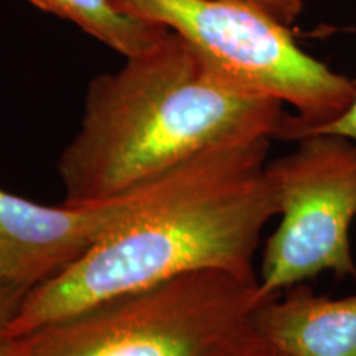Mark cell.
I'll use <instances>...</instances> for the list:
<instances>
[{
    "label": "cell",
    "mask_w": 356,
    "mask_h": 356,
    "mask_svg": "<svg viewBox=\"0 0 356 356\" xmlns=\"http://www.w3.org/2000/svg\"><path fill=\"white\" fill-rule=\"evenodd\" d=\"M312 134H337V136L348 137V139L356 142V96L343 114L338 115L335 121L314 129L307 136H312Z\"/></svg>",
    "instance_id": "30bf717a"
},
{
    "label": "cell",
    "mask_w": 356,
    "mask_h": 356,
    "mask_svg": "<svg viewBox=\"0 0 356 356\" xmlns=\"http://www.w3.org/2000/svg\"><path fill=\"white\" fill-rule=\"evenodd\" d=\"M236 2L248 3L259 10L266 12L267 15L274 17L280 24L292 26L304 12L305 0H236Z\"/></svg>",
    "instance_id": "9c48e42d"
},
{
    "label": "cell",
    "mask_w": 356,
    "mask_h": 356,
    "mask_svg": "<svg viewBox=\"0 0 356 356\" xmlns=\"http://www.w3.org/2000/svg\"><path fill=\"white\" fill-rule=\"evenodd\" d=\"M30 287L20 286V284L0 282V341L8 338V330L20 307L24 304Z\"/></svg>",
    "instance_id": "ba28073f"
},
{
    "label": "cell",
    "mask_w": 356,
    "mask_h": 356,
    "mask_svg": "<svg viewBox=\"0 0 356 356\" xmlns=\"http://www.w3.org/2000/svg\"><path fill=\"white\" fill-rule=\"evenodd\" d=\"M180 35L218 78L291 106L277 137L299 140L335 121L356 96V79L302 50L291 26L236 0H118Z\"/></svg>",
    "instance_id": "277c9868"
},
{
    "label": "cell",
    "mask_w": 356,
    "mask_h": 356,
    "mask_svg": "<svg viewBox=\"0 0 356 356\" xmlns=\"http://www.w3.org/2000/svg\"><path fill=\"white\" fill-rule=\"evenodd\" d=\"M0 356H17L12 338H6V340L0 341Z\"/></svg>",
    "instance_id": "7c38bea8"
},
{
    "label": "cell",
    "mask_w": 356,
    "mask_h": 356,
    "mask_svg": "<svg viewBox=\"0 0 356 356\" xmlns=\"http://www.w3.org/2000/svg\"><path fill=\"white\" fill-rule=\"evenodd\" d=\"M269 144L270 139H262L236 149L195 184L30 289L8 338L198 270L256 275L252 259L262 229L279 213L266 175Z\"/></svg>",
    "instance_id": "7a4b0ae2"
},
{
    "label": "cell",
    "mask_w": 356,
    "mask_h": 356,
    "mask_svg": "<svg viewBox=\"0 0 356 356\" xmlns=\"http://www.w3.org/2000/svg\"><path fill=\"white\" fill-rule=\"evenodd\" d=\"M282 102L218 78L180 35L91 79L81 126L58 160L65 203L115 198L203 155L275 139Z\"/></svg>",
    "instance_id": "6da1fadb"
},
{
    "label": "cell",
    "mask_w": 356,
    "mask_h": 356,
    "mask_svg": "<svg viewBox=\"0 0 356 356\" xmlns=\"http://www.w3.org/2000/svg\"><path fill=\"white\" fill-rule=\"evenodd\" d=\"M32 6L68 20L124 58L150 53L172 30L124 8L118 0H26Z\"/></svg>",
    "instance_id": "52a82bcc"
},
{
    "label": "cell",
    "mask_w": 356,
    "mask_h": 356,
    "mask_svg": "<svg viewBox=\"0 0 356 356\" xmlns=\"http://www.w3.org/2000/svg\"><path fill=\"white\" fill-rule=\"evenodd\" d=\"M262 340L291 356H356V293L332 299L305 282L254 312Z\"/></svg>",
    "instance_id": "8992f818"
},
{
    "label": "cell",
    "mask_w": 356,
    "mask_h": 356,
    "mask_svg": "<svg viewBox=\"0 0 356 356\" xmlns=\"http://www.w3.org/2000/svg\"><path fill=\"white\" fill-rule=\"evenodd\" d=\"M257 275L198 270L12 338L17 356H252Z\"/></svg>",
    "instance_id": "3957f363"
},
{
    "label": "cell",
    "mask_w": 356,
    "mask_h": 356,
    "mask_svg": "<svg viewBox=\"0 0 356 356\" xmlns=\"http://www.w3.org/2000/svg\"><path fill=\"white\" fill-rule=\"evenodd\" d=\"M252 356H291V355L284 353V351H280V350H277V348H274V346L267 345L266 341H264V343L261 345V348L257 350L256 353L252 355Z\"/></svg>",
    "instance_id": "8fae6325"
},
{
    "label": "cell",
    "mask_w": 356,
    "mask_h": 356,
    "mask_svg": "<svg viewBox=\"0 0 356 356\" xmlns=\"http://www.w3.org/2000/svg\"><path fill=\"white\" fill-rule=\"evenodd\" d=\"M297 142L293 152L266 163L280 222L267 239L257 275L264 302L322 273L356 279L350 244L356 142L337 134H312Z\"/></svg>",
    "instance_id": "5b68a950"
}]
</instances>
